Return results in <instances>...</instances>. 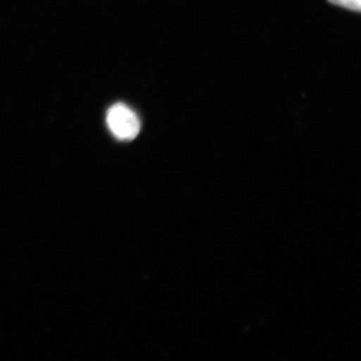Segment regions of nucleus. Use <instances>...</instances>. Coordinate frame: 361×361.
Listing matches in <instances>:
<instances>
[{"instance_id": "nucleus-1", "label": "nucleus", "mask_w": 361, "mask_h": 361, "mask_svg": "<svg viewBox=\"0 0 361 361\" xmlns=\"http://www.w3.org/2000/svg\"><path fill=\"white\" fill-rule=\"evenodd\" d=\"M106 124L114 136L120 140H131L138 136L140 121L129 106L117 103L106 114Z\"/></svg>"}, {"instance_id": "nucleus-2", "label": "nucleus", "mask_w": 361, "mask_h": 361, "mask_svg": "<svg viewBox=\"0 0 361 361\" xmlns=\"http://www.w3.org/2000/svg\"><path fill=\"white\" fill-rule=\"evenodd\" d=\"M329 1L334 5L345 7L348 10L360 11L361 0H329Z\"/></svg>"}]
</instances>
